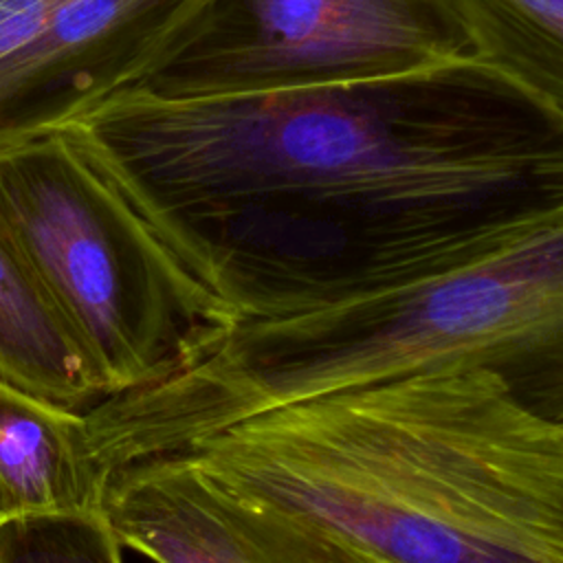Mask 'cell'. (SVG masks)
<instances>
[{
	"label": "cell",
	"instance_id": "obj_1",
	"mask_svg": "<svg viewBox=\"0 0 563 563\" xmlns=\"http://www.w3.org/2000/svg\"><path fill=\"white\" fill-rule=\"evenodd\" d=\"M48 114L101 136L99 169L231 323L435 277L563 209V125L484 62L288 92L152 77Z\"/></svg>",
	"mask_w": 563,
	"mask_h": 563
},
{
	"label": "cell",
	"instance_id": "obj_2",
	"mask_svg": "<svg viewBox=\"0 0 563 563\" xmlns=\"http://www.w3.org/2000/svg\"><path fill=\"white\" fill-rule=\"evenodd\" d=\"M174 453L380 563H563V424L486 369L297 398Z\"/></svg>",
	"mask_w": 563,
	"mask_h": 563
},
{
	"label": "cell",
	"instance_id": "obj_3",
	"mask_svg": "<svg viewBox=\"0 0 563 563\" xmlns=\"http://www.w3.org/2000/svg\"><path fill=\"white\" fill-rule=\"evenodd\" d=\"M486 369L563 424V209L499 249L407 286L222 328L139 413L183 449L271 407L389 376Z\"/></svg>",
	"mask_w": 563,
	"mask_h": 563
},
{
	"label": "cell",
	"instance_id": "obj_4",
	"mask_svg": "<svg viewBox=\"0 0 563 563\" xmlns=\"http://www.w3.org/2000/svg\"><path fill=\"white\" fill-rule=\"evenodd\" d=\"M0 222L106 396L191 365L231 321L62 128L0 130Z\"/></svg>",
	"mask_w": 563,
	"mask_h": 563
},
{
	"label": "cell",
	"instance_id": "obj_5",
	"mask_svg": "<svg viewBox=\"0 0 563 563\" xmlns=\"http://www.w3.org/2000/svg\"><path fill=\"white\" fill-rule=\"evenodd\" d=\"M482 62L449 0H205L161 75L196 90L288 92Z\"/></svg>",
	"mask_w": 563,
	"mask_h": 563
},
{
	"label": "cell",
	"instance_id": "obj_6",
	"mask_svg": "<svg viewBox=\"0 0 563 563\" xmlns=\"http://www.w3.org/2000/svg\"><path fill=\"white\" fill-rule=\"evenodd\" d=\"M154 563H380L308 512L229 486L180 453L114 468L101 504Z\"/></svg>",
	"mask_w": 563,
	"mask_h": 563
},
{
	"label": "cell",
	"instance_id": "obj_7",
	"mask_svg": "<svg viewBox=\"0 0 563 563\" xmlns=\"http://www.w3.org/2000/svg\"><path fill=\"white\" fill-rule=\"evenodd\" d=\"M103 493L84 416L0 383V521L99 510Z\"/></svg>",
	"mask_w": 563,
	"mask_h": 563
},
{
	"label": "cell",
	"instance_id": "obj_8",
	"mask_svg": "<svg viewBox=\"0 0 563 563\" xmlns=\"http://www.w3.org/2000/svg\"><path fill=\"white\" fill-rule=\"evenodd\" d=\"M0 383L77 413L106 398L68 323L2 222Z\"/></svg>",
	"mask_w": 563,
	"mask_h": 563
},
{
	"label": "cell",
	"instance_id": "obj_9",
	"mask_svg": "<svg viewBox=\"0 0 563 563\" xmlns=\"http://www.w3.org/2000/svg\"><path fill=\"white\" fill-rule=\"evenodd\" d=\"M475 55L563 125V0H449Z\"/></svg>",
	"mask_w": 563,
	"mask_h": 563
},
{
	"label": "cell",
	"instance_id": "obj_10",
	"mask_svg": "<svg viewBox=\"0 0 563 563\" xmlns=\"http://www.w3.org/2000/svg\"><path fill=\"white\" fill-rule=\"evenodd\" d=\"M103 508L0 521V563H123Z\"/></svg>",
	"mask_w": 563,
	"mask_h": 563
},
{
	"label": "cell",
	"instance_id": "obj_11",
	"mask_svg": "<svg viewBox=\"0 0 563 563\" xmlns=\"http://www.w3.org/2000/svg\"><path fill=\"white\" fill-rule=\"evenodd\" d=\"M70 0H0V114L9 84Z\"/></svg>",
	"mask_w": 563,
	"mask_h": 563
}]
</instances>
